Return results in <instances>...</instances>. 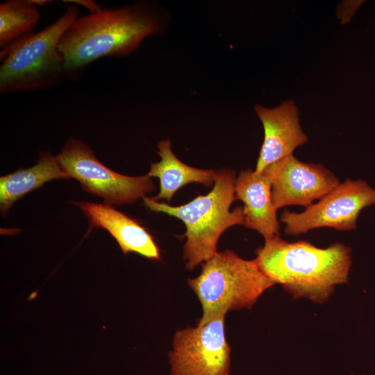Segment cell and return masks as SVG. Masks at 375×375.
<instances>
[{"instance_id":"6da1fadb","label":"cell","mask_w":375,"mask_h":375,"mask_svg":"<svg viewBox=\"0 0 375 375\" xmlns=\"http://www.w3.org/2000/svg\"><path fill=\"white\" fill-rule=\"evenodd\" d=\"M162 31L156 8L148 3L105 8L78 17L62 36L58 50L65 78L75 80L89 65L103 57H121L143 40Z\"/></svg>"},{"instance_id":"7a4b0ae2","label":"cell","mask_w":375,"mask_h":375,"mask_svg":"<svg viewBox=\"0 0 375 375\" xmlns=\"http://www.w3.org/2000/svg\"><path fill=\"white\" fill-rule=\"evenodd\" d=\"M256 253L253 260L260 270L294 299L305 297L323 303L336 285L349 281L351 249L340 242L319 248L306 240L290 242L276 235Z\"/></svg>"},{"instance_id":"3957f363","label":"cell","mask_w":375,"mask_h":375,"mask_svg":"<svg viewBox=\"0 0 375 375\" xmlns=\"http://www.w3.org/2000/svg\"><path fill=\"white\" fill-rule=\"evenodd\" d=\"M235 172L222 169L216 171L212 189L181 206H170L151 197H144L149 210L181 219L185 226L186 241L183 259L186 269L191 270L212 258L217 252L218 240L228 228L244 223L243 208L230 207L236 200Z\"/></svg>"},{"instance_id":"277c9868","label":"cell","mask_w":375,"mask_h":375,"mask_svg":"<svg viewBox=\"0 0 375 375\" xmlns=\"http://www.w3.org/2000/svg\"><path fill=\"white\" fill-rule=\"evenodd\" d=\"M78 17V8L70 5L53 23L1 49L0 93L33 92L58 85L65 78L59 42Z\"/></svg>"},{"instance_id":"5b68a950","label":"cell","mask_w":375,"mask_h":375,"mask_svg":"<svg viewBox=\"0 0 375 375\" xmlns=\"http://www.w3.org/2000/svg\"><path fill=\"white\" fill-rule=\"evenodd\" d=\"M188 284L202 307L199 324L231 310L250 309L275 285L254 260H244L229 249L217 251L203 262L200 274L188 278Z\"/></svg>"},{"instance_id":"8992f818","label":"cell","mask_w":375,"mask_h":375,"mask_svg":"<svg viewBox=\"0 0 375 375\" xmlns=\"http://www.w3.org/2000/svg\"><path fill=\"white\" fill-rule=\"evenodd\" d=\"M56 157L70 178L76 179L85 191L103 199L107 204H133L156 190L148 174L141 176L118 174L100 162L82 140L72 137Z\"/></svg>"},{"instance_id":"52a82bcc","label":"cell","mask_w":375,"mask_h":375,"mask_svg":"<svg viewBox=\"0 0 375 375\" xmlns=\"http://www.w3.org/2000/svg\"><path fill=\"white\" fill-rule=\"evenodd\" d=\"M225 317L220 315L174 333L168 353L169 375H230L231 348Z\"/></svg>"},{"instance_id":"ba28073f","label":"cell","mask_w":375,"mask_h":375,"mask_svg":"<svg viewBox=\"0 0 375 375\" xmlns=\"http://www.w3.org/2000/svg\"><path fill=\"white\" fill-rule=\"evenodd\" d=\"M374 204L375 189L365 181L348 178L301 212L285 210L279 222L290 235L324 227L347 231L356 228L360 211Z\"/></svg>"},{"instance_id":"9c48e42d","label":"cell","mask_w":375,"mask_h":375,"mask_svg":"<svg viewBox=\"0 0 375 375\" xmlns=\"http://www.w3.org/2000/svg\"><path fill=\"white\" fill-rule=\"evenodd\" d=\"M262 172L270 180L276 210L293 205L307 208L340 183L323 165L303 162L293 155L269 165Z\"/></svg>"},{"instance_id":"30bf717a","label":"cell","mask_w":375,"mask_h":375,"mask_svg":"<svg viewBox=\"0 0 375 375\" xmlns=\"http://www.w3.org/2000/svg\"><path fill=\"white\" fill-rule=\"evenodd\" d=\"M254 109L264 129V140L254 171L262 173L269 165L293 155L294 151L308 139L300 125L299 111L294 100H288L273 108L257 104Z\"/></svg>"},{"instance_id":"8fae6325","label":"cell","mask_w":375,"mask_h":375,"mask_svg":"<svg viewBox=\"0 0 375 375\" xmlns=\"http://www.w3.org/2000/svg\"><path fill=\"white\" fill-rule=\"evenodd\" d=\"M94 227L107 230L116 240L124 255L138 253L148 259L160 260V251L151 234L139 222L107 203L75 202Z\"/></svg>"},{"instance_id":"7c38bea8","label":"cell","mask_w":375,"mask_h":375,"mask_svg":"<svg viewBox=\"0 0 375 375\" xmlns=\"http://www.w3.org/2000/svg\"><path fill=\"white\" fill-rule=\"evenodd\" d=\"M235 199L244 203V226L260 233L265 240L279 235L280 224L272 199V185L263 173L242 170L235 182Z\"/></svg>"},{"instance_id":"4fadbf2b","label":"cell","mask_w":375,"mask_h":375,"mask_svg":"<svg viewBox=\"0 0 375 375\" xmlns=\"http://www.w3.org/2000/svg\"><path fill=\"white\" fill-rule=\"evenodd\" d=\"M160 160L151 165L148 173L160 180V191L151 197L156 201H169L176 192L184 185L196 183L210 187L215 183L216 171L190 167L181 162L174 153L169 140L158 143Z\"/></svg>"},{"instance_id":"5bb4252c","label":"cell","mask_w":375,"mask_h":375,"mask_svg":"<svg viewBox=\"0 0 375 375\" xmlns=\"http://www.w3.org/2000/svg\"><path fill=\"white\" fill-rule=\"evenodd\" d=\"M56 156L49 151L40 153L36 165L20 169L0 178V210L5 216L13 203L44 183L56 178H69Z\"/></svg>"},{"instance_id":"9a60e30c","label":"cell","mask_w":375,"mask_h":375,"mask_svg":"<svg viewBox=\"0 0 375 375\" xmlns=\"http://www.w3.org/2000/svg\"><path fill=\"white\" fill-rule=\"evenodd\" d=\"M40 17L38 6L33 0H7L1 3V49L33 33Z\"/></svg>"},{"instance_id":"2e32d148","label":"cell","mask_w":375,"mask_h":375,"mask_svg":"<svg viewBox=\"0 0 375 375\" xmlns=\"http://www.w3.org/2000/svg\"><path fill=\"white\" fill-rule=\"evenodd\" d=\"M69 2H74L75 3L84 6L85 8H88L90 12H96L101 8L98 3L92 1L78 0V1H69Z\"/></svg>"}]
</instances>
